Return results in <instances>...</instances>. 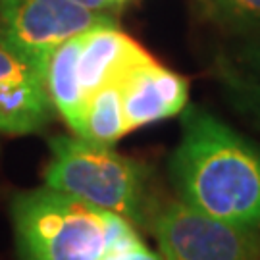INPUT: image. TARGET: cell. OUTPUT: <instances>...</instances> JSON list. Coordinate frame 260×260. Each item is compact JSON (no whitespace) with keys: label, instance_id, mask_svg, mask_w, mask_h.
Segmentation results:
<instances>
[{"label":"cell","instance_id":"14","mask_svg":"<svg viewBox=\"0 0 260 260\" xmlns=\"http://www.w3.org/2000/svg\"><path fill=\"white\" fill-rule=\"evenodd\" d=\"M103 260H162V256L156 254V252H152L145 243L139 241L135 243V245H131V247L121 249V251L106 254Z\"/></svg>","mask_w":260,"mask_h":260},{"label":"cell","instance_id":"6","mask_svg":"<svg viewBox=\"0 0 260 260\" xmlns=\"http://www.w3.org/2000/svg\"><path fill=\"white\" fill-rule=\"evenodd\" d=\"M45 75L23 56L0 43V133L29 135L52 120Z\"/></svg>","mask_w":260,"mask_h":260},{"label":"cell","instance_id":"15","mask_svg":"<svg viewBox=\"0 0 260 260\" xmlns=\"http://www.w3.org/2000/svg\"><path fill=\"white\" fill-rule=\"evenodd\" d=\"M77 2L83 4V6H87V8L94 10V12H106L108 8L114 6L110 0H77Z\"/></svg>","mask_w":260,"mask_h":260},{"label":"cell","instance_id":"11","mask_svg":"<svg viewBox=\"0 0 260 260\" xmlns=\"http://www.w3.org/2000/svg\"><path fill=\"white\" fill-rule=\"evenodd\" d=\"M220 77L233 106L260 125V81L245 77L230 68V64H222Z\"/></svg>","mask_w":260,"mask_h":260},{"label":"cell","instance_id":"4","mask_svg":"<svg viewBox=\"0 0 260 260\" xmlns=\"http://www.w3.org/2000/svg\"><path fill=\"white\" fill-rule=\"evenodd\" d=\"M114 21L77 0H0V43L45 75L48 56L68 39Z\"/></svg>","mask_w":260,"mask_h":260},{"label":"cell","instance_id":"12","mask_svg":"<svg viewBox=\"0 0 260 260\" xmlns=\"http://www.w3.org/2000/svg\"><path fill=\"white\" fill-rule=\"evenodd\" d=\"M225 21L235 25H260V0H212Z\"/></svg>","mask_w":260,"mask_h":260},{"label":"cell","instance_id":"16","mask_svg":"<svg viewBox=\"0 0 260 260\" xmlns=\"http://www.w3.org/2000/svg\"><path fill=\"white\" fill-rule=\"evenodd\" d=\"M112 4H114V6H116V4H121V2H125V0H110Z\"/></svg>","mask_w":260,"mask_h":260},{"label":"cell","instance_id":"5","mask_svg":"<svg viewBox=\"0 0 260 260\" xmlns=\"http://www.w3.org/2000/svg\"><path fill=\"white\" fill-rule=\"evenodd\" d=\"M150 225L162 260H260V230L208 216L181 201L158 210Z\"/></svg>","mask_w":260,"mask_h":260},{"label":"cell","instance_id":"7","mask_svg":"<svg viewBox=\"0 0 260 260\" xmlns=\"http://www.w3.org/2000/svg\"><path fill=\"white\" fill-rule=\"evenodd\" d=\"M120 89L129 131L181 114L189 99L185 77L154 58L129 70L120 81Z\"/></svg>","mask_w":260,"mask_h":260},{"label":"cell","instance_id":"3","mask_svg":"<svg viewBox=\"0 0 260 260\" xmlns=\"http://www.w3.org/2000/svg\"><path fill=\"white\" fill-rule=\"evenodd\" d=\"M45 185L89 205L121 216L129 223L150 220L147 212V168L79 135H58L50 141Z\"/></svg>","mask_w":260,"mask_h":260},{"label":"cell","instance_id":"1","mask_svg":"<svg viewBox=\"0 0 260 260\" xmlns=\"http://www.w3.org/2000/svg\"><path fill=\"white\" fill-rule=\"evenodd\" d=\"M170 174L181 203L260 230V147L201 106L181 112Z\"/></svg>","mask_w":260,"mask_h":260},{"label":"cell","instance_id":"10","mask_svg":"<svg viewBox=\"0 0 260 260\" xmlns=\"http://www.w3.org/2000/svg\"><path fill=\"white\" fill-rule=\"evenodd\" d=\"M125 133H129V127L123 116L120 83L104 85L87 99L83 127H81L79 137L96 143V145L112 147Z\"/></svg>","mask_w":260,"mask_h":260},{"label":"cell","instance_id":"2","mask_svg":"<svg viewBox=\"0 0 260 260\" xmlns=\"http://www.w3.org/2000/svg\"><path fill=\"white\" fill-rule=\"evenodd\" d=\"M10 214L19 260H103L141 241L121 216L47 185L18 193Z\"/></svg>","mask_w":260,"mask_h":260},{"label":"cell","instance_id":"13","mask_svg":"<svg viewBox=\"0 0 260 260\" xmlns=\"http://www.w3.org/2000/svg\"><path fill=\"white\" fill-rule=\"evenodd\" d=\"M233 70L249 79L260 81V41L251 43L243 48L237 56V68H233Z\"/></svg>","mask_w":260,"mask_h":260},{"label":"cell","instance_id":"8","mask_svg":"<svg viewBox=\"0 0 260 260\" xmlns=\"http://www.w3.org/2000/svg\"><path fill=\"white\" fill-rule=\"evenodd\" d=\"M149 60L152 56L135 39L118 29L116 21L94 25L81 33L77 72L85 99L104 85L120 83L129 70Z\"/></svg>","mask_w":260,"mask_h":260},{"label":"cell","instance_id":"9","mask_svg":"<svg viewBox=\"0 0 260 260\" xmlns=\"http://www.w3.org/2000/svg\"><path fill=\"white\" fill-rule=\"evenodd\" d=\"M79 47H81V35L68 39L66 43L52 50L45 66V83L48 96L52 101L54 110L64 118L70 129L74 131V135L81 133L85 104H87L77 72Z\"/></svg>","mask_w":260,"mask_h":260}]
</instances>
